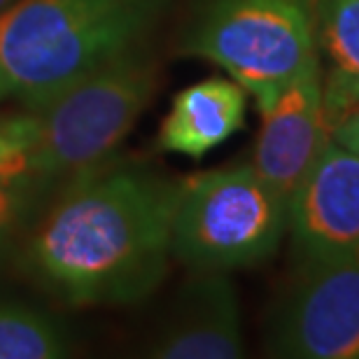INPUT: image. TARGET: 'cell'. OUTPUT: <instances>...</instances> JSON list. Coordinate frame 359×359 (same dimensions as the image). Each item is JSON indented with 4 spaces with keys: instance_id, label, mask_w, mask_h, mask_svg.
Segmentation results:
<instances>
[{
    "instance_id": "6da1fadb",
    "label": "cell",
    "mask_w": 359,
    "mask_h": 359,
    "mask_svg": "<svg viewBox=\"0 0 359 359\" xmlns=\"http://www.w3.org/2000/svg\"><path fill=\"white\" fill-rule=\"evenodd\" d=\"M177 182L131 163L66 180L19 243L21 273L70 308L133 306L170 264Z\"/></svg>"
},
{
    "instance_id": "7a4b0ae2",
    "label": "cell",
    "mask_w": 359,
    "mask_h": 359,
    "mask_svg": "<svg viewBox=\"0 0 359 359\" xmlns=\"http://www.w3.org/2000/svg\"><path fill=\"white\" fill-rule=\"evenodd\" d=\"M170 0H19L0 12V75L24 110L147 42Z\"/></svg>"
},
{
    "instance_id": "3957f363",
    "label": "cell",
    "mask_w": 359,
    "mask_h": 359,
    "mask_svg": "<svg viewBox=\"0 0 359 359\" xmlns=\"http://www.w3.org/2000/svg\"><path fill=\"white\" fill-rule=\"evenodd\" d=\"M159 87L147 42L87 70L38 107L40 138L31 168L54 182L100 166L138 124Z\"/></svg>"
},
{
    "instance_id": "277c9868",
    "label": "cell",
    "mask_w": 359,
    "mask_h": 359,
    "mask_svg": "<svg viewBox=\"0 0 359 359\" xmlns=\"http://www.w3.org/2000/svg\"><path fill=\"white\" fill-rule=\"evenodd\" d=\"M287 231V201L252 163L177 182L170 252L191 271H236L271 259Z\"/></svg>"
},
{
    "instance_id": "5b68a950",
    "label": "cell",
    "mask_w": 359,
    "mask_h": 359,
    "mask_svg": "<svg viewBox=\"0 0 359 359\" xmlns=\"http://www.w3.org/2000/svg\"><path fill=\"white\" fill-rule=\"evenodd\" d=\"M318 21L320 0H203L180 52L219 66L257 96L318 54Z\"/></svg>"
},
{
    "instance_id": "8992f818",
    "label": "cell",
    "mask_w": 359,
    "mask_h": 359,
    "mask_svg": "<svg viewBox=\"0 0 359 359\" xmlns=\"http://www.w3.org/2000/svg\"><path fill=\"white\" fill-rule=\"evenodd\" d=\"M266 348L273 357L359 359V257L299 264L271 313Z\"/></svg>"
},
{
    "instance_id": "52a82bcc",
    "label": "cell",
    "mask_w": 359,
    "mask_h": 359,
    "mask_svg": "<svg viewBox=\"0 0 359 359\" xmlns=\"http://www.w3.org/2000/svg\"><path fill=\"white\" fill-rule=\"evenodd\" d=\"M255 103L262 114L252 166L285 201L332 140L325 117L320 54L311 56L290 80L259 91Z\"/></svg>"
},
{
    "instance_id": "ba28073f",
    "label": "cell",
    "mask_w": 359,
    "mask_h": 359,
    "mask_svg": "<svg viewBox=\"0 0 359 359\" xmlns=\"http://www.w3.org/2000/svg\"><path fill=\"white\" fill-rule=\"evenodd\" d=\"M287 229L299 264L359 257V159L336 140L287 201Z\"/></svg>"
},
{
    "instance_id": "9c48e42d",
    "label": "cell",
    "mask_w": 359,
    "mask_h": 359,
    "mask_svg": "<svg viewBox=\"0 0 359 359\" xmlns=\"http://www.w3.org/2000/svg\"><path fill=\"white\" fill-rule=\"evenodd\" d=\"M238 294L222 271H194L168 320L145 346L154 359H236L243 357Z\"/></svg>"
},
{
    "instance_id": "30bf717a",
    "label": "cell",
    "mask_w": 359,
    "mask_h": 359,
    "mask_svg": "<svg viewBox=\"0 0 359 359\" xmlns=\"http://www.w3.org/2000/svg\"><path fill=\"white\" fill-rule=\"evenodd\" d=\"M248 91L236 80L208 77L173 98L156 135L161 152L203 159L245 126Z\"/></svg>"
},
{
    "instance_id": "8fae6325",
    "label": "cell",
    "mask_w": 359,
    "mask_h": 359,
    "mask_svg": "<svg viewBox=\"0 0 359 359\" xmlns=\"http://www.w3.org/2000/svg\"><path fill=\"white\" fill-rule=\"evenodd\" d=\"M318 45L329 56L322 82L329 131L359 110V0H320Z\"/></svg>"
},
{
    "instance_id": "7c38bea8",
    "label": "cell",
    "mask_w": 359,
    "mask_h": 359,
    "mask_svg": "<svg viewBox=\"0 0 359 359\" xmlns=\"http://www.w3.org/2000/svg\"><path fill=\"white\" fill-rule=\"evenodd\" d=\"M73 353L66 322L21 299L0 297V359H63Z\"/></svg>"
},
{
    "instance_id": "4fadbf2b",
    "label": "cell",
    "mask_w": 359,
    "mask_h": 359,
    "mask_svg": "<svg viewBox=\"0 0 359 359\" xmlns=\"http://www.w3.org/2000/svg\"><path fill=\"white\" fill-rule=\"evenodd\" d=\"M54 187V180L35 173L33 168L0 175V262L17 250V243L52 198Z\"/></svg>"
},
{
    "instance_id": "5bb4252c",
    "label": "cell",
    "mask_w": 359,
    "mask_h": 359,
    "mask_svg": "<svg viewBox=\"0 0 359 359\" xmlns=\"http://www.w3.org/2000/svg\"><path fill=\"white\" fill-rule=\"evenodd\" d=\"M40 138V114L21 110L0 114V175L31 168V152Z\"/></svg>"
},
{
    "instance_id": "9a60e30c",
    "label": "cell",
    "mask_w": 359,
    "mask_h": 359,
    "mask_svg": "<svg viewBox=\"0 0 359 359\" xmlns=\"http://www.w3.org/2000/svg\"><path fill=\"white\" fill-rule=\"evenodd\" d=\"M332 140H336L359 159V110L348 114L346 119L332 128Z\"/></svg>"
},
{
    "instance_id": "2e32d148",
    "label": "cell",
    "mask_w": 359,
    "mask_h": 359,
    "mask_svg": "<svg viewBox=\"0 0 359 359\" xmlns=\"http://www.w3.org/2000/svg\"><path fill=\"white\" fill-rule=\"evenodd\" d=\"M7 98H12V93H10V87H7V82L3 80V75H0V103H5Z\"/></svg>"
},
{
    "instance_id": "e0dca14e",
    "label": "cell",
    "mask_w": 359,
    "mask_h": 359,
    "mask_svg": "<svg viewBox=\"0 0 359 359\" xmlns=\"http://www.w3.org/2000/svg\"><path fill=\"white\" fill-rule=\"evenodd\" d=\"M14 3H19V0H0V12H5L7 7H12Z\"/></svg>"
}]
</instances>
